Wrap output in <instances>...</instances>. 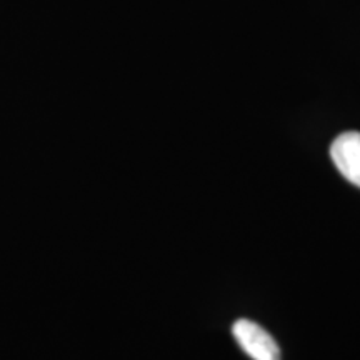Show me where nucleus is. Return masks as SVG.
Masks as SVG:
<instances>
[{
	"instance_id": "nucleus-1",
	"label": "nucleus",
	"mask_w": 360,
	"mask_h": 360,
	"mask_svg": "<svg viewBox=\"0 0 360 360\" xmlns=\"http://www.w3.org/2000/svg\"><path fill=\"white\" fill-rule=\"evenodd\" d=\"M232 334L252 360H282L277 342L259 323L240 319L233 323Z\"/></svg>"
},
{
	"instance_id": "nucleus-2",
	"label": "nucleus",
	"mask_w": 360,
	"mask_h": 360,
	"mask_svg": "<svg viewBox=\"0 0 360 360\" xmlns=\"http://www.w3.org/2000/svg\"><path fill=\"white\" fill-rule=\"evenodd\" d=\"M330 159L337 170L360 188V132H344L330 146Z\"/></svg>"
}]
</instances>
